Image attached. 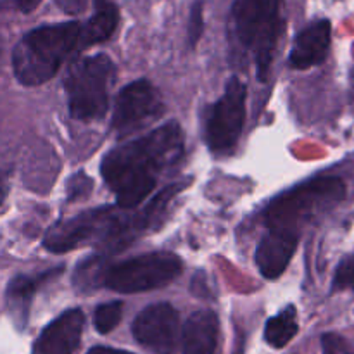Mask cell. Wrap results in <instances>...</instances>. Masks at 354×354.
<instances>
[{"label":"cell","instance_id":"cell-14","mask_svg":"<svg viewBox=\"0 0 354 354\" xmlns=\"http://www.w3.org/2000/svg\"><path fill=\"white\" fill-rule=\"evenodd\" d=\"M220 322L214 311H196L183 327V354H216Z\"/></svg>","mask_w":354,"mask_h":354},{"label":"cell","instance_id":"cell-11","mask_svg":"<svg viewBox=\"0 0 354 354\" xmlns=\"http://www.w3.org/2000/svg\"><path fill=\"white\" fill-rule=\"evenodd\" d=\"M85 315L80 308L64 311L38 335L31 354H73L82 342Z\"/></svg>","mask_w":354,"mask_h":354},{"label":"cell","instance_id":"cell-17","mask_svg":"<svg viewBox=\"0 0 354 354\" xmlns=\"http://www.w3.org/2000/svg\"><path fill=\"white\" fill-rule=\"evenodd\" d=\"M299 330L297 311L294 306H287L279 315L270 318L265 327V339L272 348L282 349L296 337Z\"/></svg>","mask_w":354,"mask_h":354},{"label":"cell","instance_id":"cell-18","mask_svg":"<svg viewBox=\"0 0 354 354\" xmlns=\"http://www.w3.org/2000/svg\"><path fill=\"white\" fill-rule=\"evenodd\" d=\"M107 266H104L102 258H88L83 265L76 268L75 283L80 290H92L99 286H104Z\"/></svg>","mask_w":354,"mask_h":354},{"label":"cell","instance_id":"cell-7","mask_svg":"<svg viewBox=\"0 0 354 354\" xmlns=\"http://www.w3.org/2000/svg\"><path fill=\"white\" fill-rule=\"evenodd\" d=\"M248 86L232 76L221 99L211 109L206 124V144L214 154L230 152L241 138L245 120Z\"/></svg>","mask_w":354,"mask_h":354},{"label":"cell","instance_id":"cell-6","mask_svg":"<svg viewBox=\"0 0 354 354\" xmlns=\"http://www.w3.org/2000/svg\"><path fill=\"white\" fill-rule=\"evenodd\" d=\"M182 259L171 252H149L109 266L104 286L114 292L137 294L168 286L182 273Z\"/></svg>","mask_w":354,"mask_h":354},{"label":"cell","instance_id":"cell-9","mask_svg":"<svg viewBox=\"0 0 354 354\" xmlns=\"http://www.w3.org/2000/svg\"><path fill=\"white\" fill-rule=\"evenodd\" d=\"M162 100L149 80H137L118 93L113 128L120 135L131 133L161 114Z\"/></svg>","mask_w":354,"mask_h":354},{"label":"cell","instance_id":"cell-20","mask_svg":"<svg viewBox=\"0 0 354 354\" xmlns=\"http://www.w3.org/2000/svg\"><path fill=\"white\" fill-rule=\"evenodd\" d=\"M354 290V252L346 256L339 266L335 268L334 280H332L330 292H341V290Z\"/></svg>","mask_w":354,"mask_h":354},{"label":"cell","instance_id":"cell-22","mask_svg":"<svg viewBox=\"0 0 354 354\" xmlns=\"http://www.w3.org/2000/svg\"><path fill=\"white\" fill-rule=\"evenodd\" d=\"M322 351L324 354H353L344 339L337 334L322 335Z\"/></svg>","mask_w":354,"mask_h":354},{"label":"cell","instance_id":"cell-16","mask_svg":"<svg viewBox=\"0 0 354 354\" xmlns=\"http://www.w3.org/2000/svg\"><path fill=\"white\" fill-rule=\"evenodd\" d=\"M120 23V10L113 3H102L97 7V12L86 23H82V38L80 48H88L92 45L102 44L116 30Z\"/></svg>","mask_w":354,"mask_h":354},{"label":"cell","instance_id":"cell-26","mask_svg":"<svg viewBox=\"0 0 354 354\" xmlns=\"http://www.w3.org/2000/svg\"><path fill=\"white\" fill-rule=\"evenodd\" d=\"M351 100H353V104H354V68H353V71H351Z\"/></svg>","mask_w":354,"mask_h":354},{"label":"cell","instance_id":"cell-23","mask_svg":"<svg viewBox=\"0 0 354 354\" xmlns=\"http://www.w3.org/2000/svg\"><path fill=\"white\" fill-rule=\"evenodd\" d=\"M41 3V0H16V6L21 12L28 14V12H33L38 6Z\"/></svg>","mask_w":354,"mask_h":354},{"label":"cell","instance_id":"cell-2","mask_svg":"<svg viewBox=\"0 0 354 354\" xmlns=\"http://www.w3.org/2000/svg\"><path fill=\"white\" fill-rule=\"evenodd\" d=\"M82 23L45 24L24 35L12 52V71L24 86H38L55 76L64 59L80 48Z\"/></svg>","mask_w":354,"mask_h":354},{"label":"cell","instance_id":"cell-24","mask_svg":"<svg viewBox=\"0 0 354 354\" xmlns=\"http://www.w3.org/2000/svg\"><path fill=\"white\" fill-rule=\"evenodd\" d=\"M86 354H135V353L124 351V349L106 348V346H97V348H92Z\"/></svg>","mask_w":354,"mask_h":354},{"label":"cell","instance_id":"cell-13","mask_svg":"<svg viewBox=\"0 0 354 354\" xmlns=\"http://www.w3.org/2000/svg\"><path fill=\"white\" fill-rule=\"evenodd\" d=\"M332 40V24L320 19L304 28L290 48L289 64L294 69H308L322 64L327 59Z\"/></svg>","mask_w":354,"mask_h":354},{"label":"cell","instance_id":"cell-12","mask_svg":"<svg viewBox=\"0 0 354 354\" xmlns=\"http://www.w3.org/2000/svg\"><path fill=\"white\" fill-rule=\"evenodd\" d=\"M299 235L294 232L268 228L256 249V265L265 279L275 280L286 272L296 252Z\"/></svg>","mask_w":354,"mask_h":354},{"label":"cell","instance_id":"cell-27","mask_svg":"<svg viewBox=\"0 0 354 354\" xmlns=\"http://www.w3.org/2000/svg\"><path fill=\"white\" fill-rule=\"evenodd\" d=\"M102 3H106V0H95V6H97V7L102 6Z\"/></svg>","mask_w":354,"mask_h":354},{"label":"cell","instance_id":"cell-25","mask_svg":"<svg viewBox=\"0 0 354 354\" xmlns=\"http://www.w3.org/2000/svg\"><path fill=\"white\" fill-rule=\"evenodd\" d=\"M6 197H7V182H6V178L0 175V206L3 204Z\"/></svg>","mask_w":354,"mask_h":354},{"label":"cell","instance_id":"cell-5","mask_svg":"<svg viewBox=\"0 0 354 354\" xmlns=\"http://www.w3.org/2000/svg\"><path fill=\"white\" fill-rule=\"evenodd\" d=\"M114 75V62L106 54L88 55L73 62L64 80L69 114L80 121L100 120L109 107Z\"/></svg>","mask_w":354,"mask_h":354},{"label":"cell","instance_id":"cell-19","mask_svg":"<svg viewBox=\"0 0 354 354\" xmlns=\"http://www.w3.org/2000/svg\"><path fill=\"white\" fill-rule=\"evenodd\" d=\"M123 317V303L121 301H113V303L100 304L93 313V325H95L99 334H109Z\"/></svg>","mask_w":354,"mask_h":354},{"label":"cell","instance_id":"cell-21","mask_svg":"<svg viewBox=\"0 0 354 354\" xmlns=\"http://www.w3.org/2000/svg\"><path fill=\"white\" fill-rule=\"evenodd\" d=\"M204 31V6L203 2L197 0L190 9V19H189V44L196 47L199 41L201 35Z\"/></svg>","mask_w":354,"mask_h":354},{"label":"cell","instance_id":"cell-1","mask_svg":"<svg viewBox=\"0 0 354 354\" xmlns=\"http://www.w3.org/2000/svg\"><path fill=\"white\" fill-rule=\"evenodd\" d=\"M183 154V131L176 121L107 152L100 173L123 209L137 207L154 190L158 175Z\"/></svg>","mask_w":354,"mask_h":354},{"label":"cell","instance_id":"cell-8","mask_svg":"<svg viewBox=\"0 0 354 354\" xmlns=\"http://www.w3.org/2000/svg\"><path fill=\"white\" fill-rule=\"evenodd\" d=\"M118 213L113 207H97V209L85 211V213L76 214L75 218L62 220L50 227L44 239V245L47 251L62 254L76 249L83 242L90 241L93 237H102L107 230L118 220Z\"/></svg>","mask_w":354,"mask_h":354},{"label":"cell","instance_id":"cell-4","mask_svg":"<svg viewBox=\"0 0 354 354\" xmlns=\"http://www.w3.org/2000/svg\"><path fill=\"white\" fill-rule=\"evenodd\" d=\"M344 196L346 185L341 178H311L296 189L277 196L263 213L265 225L268 228H280L299 235L301 225L337 204Z\"/></svg>","mask_w":354,"mask_h":354},{"label":"cell","instance_id":"cell-3","mask_svg":"<svg viewBox=\"0 0 354 354\" xmlns=\"http://www.w3.org/2000/svg\"><path fill=\"white\" fill-rule=\"evenodd\" d=\"M232 21L239 44L254 54L259 82H266L283 28L282 0H235Z\"/></svg>","mask_w":354,"mask_h":354},{"label":"cell","instance_id":"cell-15","mask_svg":"<svg viewBox=\"0 0 354 354\" xmlns=\"http://www.w3.org/2000/svg\"><path fill=\"white\" fill-rule=\"evenodd\" d=\"M62 268L52 270L47 272L45 275H41L40 279H30V277L19 275L16 279H12L7 286L6 292V301H7V310H9L10 317H12L14 324L17 328H24L28 324V317H30V308L33 303V297L37 294L38 287L44 280H47L48 277H54L61 272Z\"/></svg>","mask_w":354,"mask_h":354},{"label":"cell","instance_id":"cell-10","mask_svg":"<svg viewBox=\"0 0 354 354\" xmlns=\"http://www.w3.org/2000/svg\"><path fill=\"white\" fill-rule=\"evenodd\" d=\"M178 311L168 303L151 304L133 320L137 342L156 354H173L178 344Z\"/></svg>","mask_w":354,"mask_h":354}]
</instances>
